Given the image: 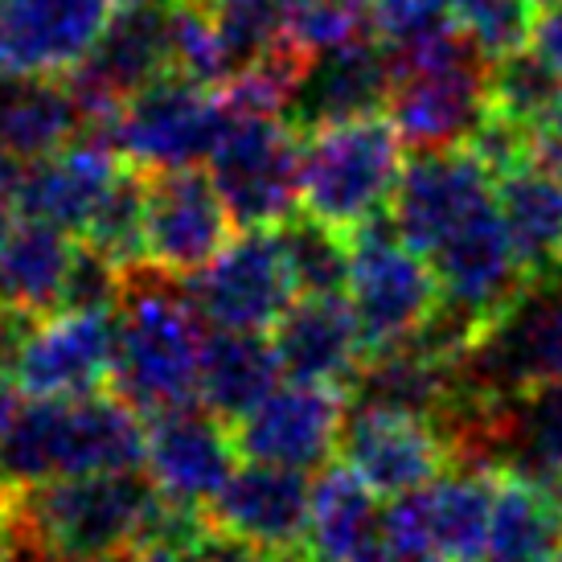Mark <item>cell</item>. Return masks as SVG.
Listing matches in <instances>:
<instances>
[{"mask_svg": "<svg viewBox=\"0 0 562 562\" xmlns=\"http://www.w3.org/2000/svg\"><path fill=\"white\" fill-rule=\"evenodd\" d=\"M205 316L189 283L153 259L124 267L115 300V370L111 386L140 415L198 403Z\"/></svg>", "mask_w": 562, "mask_h": 562, "instance_id": "1", "label": "cell"}, {"mask_svg": "<svg viewBox=\"0 0 562 562\" xmlns=\"http://www.w3.org/2000/svg\"><path fill=\"white\" fill-rule=\"evenodd\" d=\"M172 501L140 469L87 472L13 488V526L54 562L124 559L165 533Z\"/></svg>", "mask_w": 562, "mask_h": 562, "instance_id": "2", "label": "cell"}, {"mask_svg": "<svg viewBox=\"0 0 562 562\" xmlns=\"http://www.w3.org/2000/svg\"><path fill=\"white\" fill-rule=\"evenodd\" d=\"M144 436L140 411L120 394L33 398L0 436V481L25 488L58 476L140 469Z\"/></svg>", "mask_w": 562, "mask_h": 562, "instance_id": "3", "label": "cell"}, {"mask_svg": "<svg viewBox=\"0 0 562 562\" xmlns=\"http://www.w3.org/2000/svg\"><path fill=\"white\" fill-rule=\"evenodd\" d=\"M300 144V205L304 214L358 231L361 222L391 210L403 177V136L382 115H361L345 124L304 132Z\"/></svg>", "mask_w": 562, "mask_h": 562, "instance_id": "4", "label": "cell"}, {"mask_svg": "<svg viewBox=\"0 0 562 562\" xmlns=\"http://www.w3.org/2000/svg\"><path fill=\"white\" fill-rule=\"evenodd\" d=\"M349 304L358 316L366 353L406 345L439 304V280L415 247H406L391 210L349 231Z\"/></svg>", "mask_w": 562, "mask_h": 562, "instance_id": "5", "label": "cell"}, {"mask_svg": "<svg viewBox=\"0 0 562 562\" xmlns=\"http://www.w3.org/2000/svg\"><path fill=\"white\" fill-rule=\"evenodd\" d=\"M226 124L231 108L218 87H202L181 70H165L160 79L124 99L108 127V140L127 165L144 172L193 169L210 160Z\"/></svg>", "mask_w": 562, "mask_h": 562, "instance_id": "6", "label": "cell"}, {"mask_svg": "<svg viewBox=\"0 0 562 562\" xmlns=\"http://www.w3.org/2000/svg\"><path fill=\"white\" fill-rule=\"evenodd\" d=\"M456 374L481 394H526L562 378V271L526 283L456 361Z\"/></svg>", "mask_w": 562, "mask_h": 562, "instance_id": "7", "label": "cell"}, {"mask_svg": "<svg viewBox=\"0 0 562 562\" xmlns=\"http://www.w3.org/2000/svg\"><path fill=\"white\" fill-rule=\"evenodd\" d=\"M300 127L283 115H235L210 153V177L231 218L250 226H280L300 205Z\"/></svg>", "mask_w": 562, "mask_h": 562, "instance_id": "8", "label": "cell"}, {"mask_svg": "<svg viewBox=\"0 0 562 562\" xmlns=\"http://www.w3.org/2000/svg\"><path fill=\"white\" fill-rule=\"evenodd\" d=\"M296 292L276 226H250L231 238L198 276H189V296L198 313L218 328L267 333L292 308Z\"/></svg>", "mask_w": 562, "mask_h": 562, "instance_id": "9", "label": "cell"}, {"mask_svg": "<svg viewBox=\"0 0 562 562\" xmlns=\"http://www.w3.org/2000/svg\"><path fill=\"white\" fill-rule=\"evenodd\" d=\"M172 70L169 49V9H148V4H124L111 16L103 37L91 46V54L70 70V91L79 99L82 132L108 136L115 111L124 99Z\"/></svg>", "mask_w": 562, "mask_h": 562, "instance_id": "10", "label": "cell"}, {"mask_svg": "<svg viewBox=\"0 0 562 562\" xmlns=\"http://www.w3.org/2000/svg\"><path fill=\"white\" fill-rule=\"evenodd\" d=\"M238 456L243 452L235 443V427H226V419L202 403L160 411L144 436L148 476L160 488V497L198 514H205L222 484L235 476Z\"/></svg>", "mask_w": 562, "mask_h": 562, "instance_id": "11", "label": "cell"}, {"mask_svg": "<svg viewBox=\"0 0 562 562\" xmlns=\"http://www.w3.org/2000/svg\"><path fill=\"white\" fill-rule=\"evenodd\" d=\"M345 391L325 382L276 386L235 423V443L247 460L308 472L325 464L345 427Z\"/></svg>", "mask_w": 562, "mask_h": 562, "instance_id": "12", "label": "cell"}, {"mask_svg": "<svg viewBox=\"0 0 562 562\" xmlns=\"http://www.w3.org/2000/svg\"><path fill=\"white\" fill-rule=\"evenodd\" d=\"M231 210L214 177L193 169L148 172V222L144 247L148 259L172 276H198L231 243Z\"/></svg>", "mask_w": 562, "mask_h": 562, "instance_id": "13", "label": "cell"}, {"mask_svg": "<svg viewBox=\"0 0 562 562\" xmlns=\"http://www.w3.org/2000/svg\"><path fill=\"white\" fill-rule=\"evenodd\" d=\"M439 280V296L464 304L476 316H493L521 296V288L533 283L517 259V247L509 238V226L501 218L497 198L472 210L469 218L443 235L436 247L423 255Z\"/></svg>", "mask_w": 562, "mask_h": 562, "instance_id": "14", "label": "cell"}, {"mask_svg": "<svg viewBox=\"0 0 562 562\" xmlns=\"http://www.w3.org/2000/svg\"><path fill=\"white\" fill-rule=\"evenodd\" d=\"M308 497L313 484L300 469L250 460L247 469H235L218 497L205 505V521L210 530L247 547L308 559Z\"/></svg>", "mask_w": 562, "mask_h": 562, "instance_id": "15", "label": "cell"}, {"mask_svg": "<svg viewBox=\"0 0 562 562\" xmlns=\"http://www.w3.org/2000/svg\"><path fill=\"white\" fill-rule=\"evenodd\" d=\"M115 370V308L111 313H54L33 321L16 349L13 378L33 398L94 394Z\"/></svg>", "mask_w": 562, "mask_h": 562, "instance_id": "16", "label": "cell"}, {"mask_svg": "<svg viewBox=\"0 0 562 562\" xmlns=\"http://www.w3.org/2000/svg\"><path fill=\"white\" fill-rule=\"evenodd\" d=\"M484 202H493V172L484 169L469 144H456L439 153H415L411 165H403L391 198V218L406 247L427 255Z\"/></svg>", "mask_w": 562, "mask_h": 562, "instance_id": "17", "label": "cell"}, {"mask_svg": "<svg viewBox=\"0 0 562 562\" xmlns=\"http://www.w3.org/2000/svg\"><path fill=\"white\" fill-rule=\"evenodd\" d=\"M115 13L120 0H0V70L70 75Z\"/></svg>", "mask_w": 562, "mask_h": 562, "instance_id": "18", "label": "cell"}, {"mask_svg": "<svg viewBox=\"0 0 562 562\" xmlns=\"http://www.w3.org/2000/svg\"><path fill=\"white\" fill-rule=\"evenodd\" d=\"M337 452L378 497H403L448 469V452L436 423L403 411L353 406L345 415Z\"/></svg>", "mask_w": 562, "mask_h": 562, "instance_id": "19", "label": "cell"}, {"mask_svg": "<svg viewBox=\"0 0 562 562\" xmlns=\"http://www.w3.org/2000/svg\"><path fill=\"white\" fill-rule=\"evenodd\" d=\"M497 481L501 472L443 469L415 493L391 497L382 517L427 538L448 562H481L497 509Z\"/></svg>", "mask_w": 562, "mask_h": 562, "instance_id": "20", "label": "cell"}, {"mask_svg": "<svg viewBox=\"0 0 562 562\" xmlns=\"http://www.w3.org/2000/svg\"><path fill=\"white\" fill-rule=\"evenodd\" d=\"M391 87L394 66L386 42L366 37V42L321 49V54H313V63L292 94L288 124L300 132H313L325 124L378 115L382 103H391Z\"/></svg>", "mask_w": 562, "mask_h": 562, "instance_id": "21", "label": "cell"}, {"mask_svg": "<svg viewBox=\"0 0 562 562\" xmlns=\"http://www.w3.org/2000/svg\"><path fill=\"white\" fill-rule=\"evenodd\" d=\"M276 353L288 378L349 391L366 361L353 304L341 292H304L276 321Z\"/></svg>", "mask_w": 562, "mask_h": 562, "instance_id": "22", "label": "cell"}, {"mask_svg": "<svg viewBox=\"0 0 562 562\" xmlns=\"http://www.w3.org/2000/svg\"><path fill=\"white\" fill-rule=\"evenodd\" d=\"M120 169H124V157L115 153V144L103 140L99 132H82L66 148L33 160L25 214H37L70 235H82V226L91 222L94 205L103 202Z\"/></svg>", "mask_w": 562, "mask_h": 562, "instance_id": "23", "label": "cell"}, {"mask_svg": "<svg viewBox=\"0 0 562 562\" xmlns=\"http://www.w3.org/2000/svg\"><path fill=\"white\" fill-rule=\"evenodd\" d=\"M75 243L70 231L37 214H21L0 231V308L46 321L63 308V288L70 276Z\"/></svg>", "mask_w": 562, "mask_h": 562, "instance_id": "24", "label": "cell"}, {"mask_svg": "<svg viewBox=\"0 0 562 562\" xmlns=\"http://www.w3.org/2000/svg\"><path fill=\"white\" fill-rule=\"evenodd\" d=\"M280 353L276 341L250 328H218L205 337L198 403L210 406L218 419L238 423L250 406H259L280 386Z\"/></svg>", "mask_w": 562, "mask_h": 562, "instance_id": "25", "label": "cell"}, {"mask_svg": "<svg viewBox=\"0 0 562 562\" xmlns=\"http://www.w3.org/2000/svg\"><path fill=\"white\" fill-rule=\"evenodd\" d=\"M497 205L530 280L562 271V177L521 160L497 177Z\"/></svg>", "mask_w": 562, "mask_h": 562, "instance_id": "26", "label": "cell"}, {"mask_svg": "<svg viewBox=\"0 0 562 562\" xmlns=\"http://www.w3.org/2000/svg\"><path fill=\"white\" fill-rule=\"evenodd\" d=\"M460 386L452 361L431 358L427 349L415 341L382 349V353H366L358 378H353V406H378V411H403V415H419V419H436L448 406V398Z\"/></svg>", "mask_w": 562, "mask_h": 562, "instance_id": "27", "label": "cell"}, {"mask_svg": "<svg viewBox=\"0 0 562 562\" xmlns=\"http://www.w3.org/2000/svg\"><path fill=\"white\" fill-rule=\"evenodd\" d=\"M562 550V484L501 472L481 562H554Z\"/></svg>", "mask_w": 562, "mask_h": 562, "instance_id": "28", "label": "cell"}, {"mask_svg": "<svg viewBox=\"0 0 562 562\" xmlns=\"http://www.w3.org/2000/svg\"><path fill=\"white\" fill-rule=\"evenodd\" d=\"M82 108L70 82L46 75H9L0 70V144L25 160H42L82 136Z\"/></svg>", "mask_w": 562, "mask_h": 562, "instance_id": "29", "label": "cell"}, {"mask_svg": "<svg viewBox=\"0 0 562 562\" xmlns=\"http://www.w3.org/2000/svg\"><path fill=\"white\" fill-rule=\"evenodd\" d=\"M382 509L378 493L349 464H328L308 497V559L349 562L374 538Z\"/></svg>", "mask_w": 562, "mask_h": 562, "instance_id": "30", "label": "cell"}, {"mask_svg": "<svg viewBox=\"0 0 562 562\" xmlns=\"http://www.w3.org/2000/svg\"><path fill=\"white\" fill-rule=\"evenodd\" d=\"M144 222H148V172L124 160L120 177L111 181L103 202L94 205L91 222L82 226V243L103 250L111 263L120 267L140 263V259H148Z\"/></svg>", "mask_w": 562, "mask_h": 562, "instance_id": "31", "label": "cell"}, {"mask_svg": "<svg viewBox=\"0 0 562 562\" xmlns=\"http://www.w3.org/2000/svg\"><path fill=\"white\" fill-rule=\"evenodd\" d=\"M501 472L562 484V378L514 398V456Z\"/></svg>", "mask_w": 562, "mask_h": 562, "instance_id": "32", "label": "cell"}, {"mask_svg": "<svg viewBox=\"0 0 562 562\" xmlns=\"http://www.w3.org/2000/svg\"><path fill=\"white\" fill-rule=\"evenodd\" d=\"M562 99V75L554 66L533 54V49H514L488 66V111L521 127H542L554 115Z\"/></svg>", "mask_w": 562, "mask_h": 562, "instance_id": "33", "label": "cell"}, {"mask_svg": "<svg viewBox=\"0 0 562 562\" xmlns=\"http://www.w3.org/2000/svg\"><path fill=\"white\" fill-rule=\"evenodd\" d=\"M276 235L283 243L292 280L300 292H341L349 283V235L328 226V222L313 218V214H292L288 222L276 226Z\"/></svg>", "mask_w": 562, "mask_h": 562, "instance_id": "34", "label": "cell"}, {"mask_svg": "<svg viewBox=\"0 0 562 562\" xmlns=\"http://www.w3.org/2000/svg\"><path fill=\"white\" fill-rule=\"evenodd\" d=\"M169 49L172 70L202 87H222L238 70L235 54L222 37L218 21L205 0H181L169 9Z\"/></svg>", "mask_w": 562, "mask_h": 562, "instance_id": "35", "label": "cell"}, {"mask_svg": "<svg viewBox=\"0 0 562 562\" xmlns=\"http://www.w3.org/2000/svg\"><path fill=\"white\" fill-rule=\"evenodd\" d=\"M448 9L488 63H497L530 42L533 0H448Z\"/></svg>", "mask_w": 562, "mask_h": 562, "instance_id": "36", "label": "cell"}, {"mask_svg": "<svg viewBox=\"0 0 562 562\" xmlns=\"http://www.w3.org/2000/svg\"><path fill=\"white\" fill-rule=\"evenodd\" d=\"M205 4H210L238 66L255 63L259 54L280 46L283 37H292L288 33V21H292L288 0H205Z\"/></svg>", "mask_w": 562, "mask_h": 562, "instance_id": "37", "label": "cell"}, {"mask_svg": "<svg viewBox=\"0 0 562 562\" xmlns=\"http://www.w3.org/2000/svg\"><path fill=\"white\" fill-rule=\"evenodd\" d=\"M288 9H292L288 33L313 54L374 37L370 0H288Z\"/></svg>", "mask_w": 562, "mask_h": 562, "instance_id": "38", "label": "cell"}, {"mask_svg": "<svg viewBox=\"0 0 562 562\" xmlns=\"http://www.w3.org/2000/svg\"><path fill=\"white\" fill-rule=\"evenodd\" d=\"M370 16H374V33L394 46L406 37L436 30L443 21H452L448 0H370Z\"/></svg>", "mask_w": 562, "mask_h": 562, "instance_id": "39", "label": "cell"}, {"mask_svg": "<svg viewBox=\"0 0 562 562\" xmlns=\"http://www.w3.org/2000/svg\"><path fill=\"white\" fill-rule=\"evenodd\" d=\"M349 562H448V559H443L427 538H419V533L403 530V526H394V521L382 517L374 538H370Z\"/></svg>", "mask_w": 562, "mask_h": 562, "instance_id": "40", "label": "cell"}, {"mask_svg": "<svg viewBox=\"0 0 562 562\" xmlns=\"http://www.w3.org/2000/svg\"><path fill=\"white\" fill-rule=\"evenodd\" d=\"M33 160L0 144V231L25 214V189H30Z\"/></svg>", "mask_w": 562, "mask_h": 562, "instance_id": "41", "label": "cell"}, {"mask_svg": "<svg viewBox=\"0 0 562 562\" xmlns=\"http://www.w3.org/2000/svg\"><path fill=\"white\" fill-rule=\"evenodd\" d=\"M193 559L198 562H300L304 554H271V550L247 547V542H238V538H226V533L210 530L202 538V547L193 550Z\"/></svg>", "mask_w": 562, "mask_h": 562, "instance_id": "42", "label": "cell"}, {"mask_svg": "<svg viewBox=\"0 0 562 562\" xmlns=\"http://www.w3.org/2000/svg\"><path fill=\"white\" fill-rule=\"evenodd\" d=\"M530 49L542 54V58L562 75V0L542 4V16L533 21V30H530Z\"/></svg>", "mask_w": 562, "mask_h": 562, "instance_id": "43", "label": "cell"}, {"mask_svg": "<svg viewBox=\"0 0 562 562\" xmlns=\"http://www.w3.org/2000/svg\"><path fill=\"white\" fill-rule=\"evenodd\" d=\"M0 562H54L42 547H33L25 533L13 526V514H9V530L0 538Z\"/></svg>", "mask_w": 562, "mask_h": 562, "instance_id": "44", "label": "cell"}, {"mask_svg": "<svg viewBox=\"0 0 562 562\" xmlns=\"http://www.w3.org/2000/svg\"><path fill=\"white\" fill-rule=\"evenodd\" d=\"M13 415H16V378L9 366H0V436L9 431Z\"/></svg>", "mask_w": 562, "mask_h": 562, "instance_id": "45", "label": "cell"}, {"mask_svg": "<svg viewBox=\"0 0 562 562\" xmlns=\"http://www.w3.org/2000/svg\"><path fill=\"white\" fill-rule=\"evenodd\" d=\"M120 562H198V559H193V554H186V550H177V547H165V542H157V547L132 550V554H124Z\"/></svg>", "mask_w": 562, "mask_h": 562, "instance_id": "46", "label": "cell"}, {"mask_svg": "<svg viewBox=\"0 0 562 562\" xmlns=\"http://www.w3.org/2000/svg\"><path fill=\"white\" fill-rule=\"evenodd\" d=\"M9 514H13V484L0 481V538L9 530Z\"/></svg>", "mask_w": 562, "mask_h": 562, "instance_id": "47", "label": "cell"}, {"mask_svg": "<svg viewBox=\"0 0 562 562\" xmlns=\"http://www.w3.org/2000/svg\"><path fill=\"white\" fill-rule=\"evenodd\" d=\"M127 4H148V9H172V4H181V0H127Z\"/></svg>", "mask_w": 562, "mask_h": 562, "instance_id": "48", "label": "cell"}, {"mask_svg": "<svg viewBox=\"0 0 562 562\" xmlns=\"http://www.w3.org/2000/svg\"><path fill=\"white\" fill-rule=\"evenodd\" d=\"M547 124L554 127V132H559V136H562V99H559V108H554V115H550Z\"/></svg>", "mask_w": 562, "mask_h": 562, "instance_id": "49", "label": "cell"}, {"mask_svg": "<svg viewBox=\"0 0 562 562\" xmlns=\"http://www.w3.org/2000/svg\"><path fill=\"white\" fill-rule=\"evenodd\" d=\"M533 4H554V0H533Z\"/></svg>", "mask_w": 562, "mask_h": 562, "instance_id": "50", "label": "cell"}, {"mask_svg": "<svg viewBox=\"0 0 562 562\" xmlns=\"http://www.w3.org/2000/svg\"><path fill=\"white\" fill-rule=\"evenodd\" d=\"M554 562H562V550H559V559H554Z\"/></svg>", "mask_w": 562, "mask_h": 562, "instance_id": "51", "label": "cell"}]
</instances>
